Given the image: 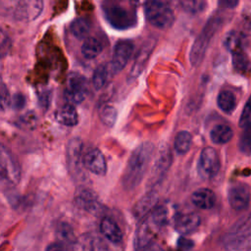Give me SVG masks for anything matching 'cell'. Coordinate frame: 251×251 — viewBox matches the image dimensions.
<instances>
[{"mask_svg":"<svg viewBox=\"0 0 251 251\" xmlns=\"http://www.w3.org/2000/svg\"><path fill=\"white\" fill-rule=\"evenodd\" d=\"M154 150V144L149 141L141 143L133 150L128 158L122 177V183L125 189H134L141 182L149 168Z\"/></svg>","mask_w":251,"mask_h":251,"instance_id":"6da1fadb","label":"cell"},{"mask_svg":"<svg viewBox=\"0 0 251 251\" xmlns=\"http://www.w3.org/2000/svg\"><path fill=\"white\" fill-rule=\"evenodd\" d=\"M168 223V211L164 206L155 207L144 217L136 228L133 246L135 251L147 250L161 229Z\"/></svg>","mask_w":251,"mask_h":251,"instance_id":"7a4b0ae2","label":"cell"},{"mask_svg":"<svg viewBox=\"0 0 251 251\" xmlns=\"http://www.w3.org/2000/svg\"><path fill=\"white\" fill-rule=\"evenodd\" d=\"M223 242L226 251H251V212L227 230Z\"/></svg>","mask_w":251,"mask_h":251,"instance_id":"3957f363","label":"cell"},{"mask_svg":"<svg viewBox=\"0 0 251 251\" xmlns=\"http://www.w3.org/2000/svg\"><path fill=\"white\" fill-rule=\"evenodd\" d=\"M101 9L106 21L116 29H128L136 24L135 9L124 3L106 1L101 4Z\"/></svg>","mask_w":251,"mask_h":251,"instance_id":"277c9868","label":"cell"},{"mask_svg":"<svg viewBox=\"0 0 251 251\" xmlns=\"http://www.w3.org/2000/svg\"><path fill=\"white\" fill-rule=\"evenodd\" d=\"M221 25L222 20L219 17H212L206 23L202 31L194 40L189 53V60L192 66H198L201 64L212 37Z\"/></svg>","mask_w":251,"mask_h":251,"instance_id":"5b68a950","label":"cell"},{"mask_svg":"<svg viewBox=\"0 0 251 251\" xmlns=\"http://www.w3.org/2000/svg\"><path fill=\"white\" fill-rule=\"evenodd\" d=\"M144 12L147 21L156 27L168 28L174 24V11L171 5L166 1L153 0L146 2Z\"/></svg>","mask_w":251,"mask_h":251,"instance_id":"8992f818","label":"cell"},{"mask_svg":"<svg viewBox=\"0 0 251 251\" xmlns=\"http://www.w3.org/2000/svg\"><path fill=\"white\" fill-rule=\"evenodd\" d=\"M67 163L70 174L75 179H82L84 177L82 142L77 137H74L68 142Z\"/></svg>","mask_w":251,"mask_h":251,"instance_id":"52a82bcc","label":"cell"},{"mask_svg":"<svg viewBox=\"0 0 251 251\" xmlns=\"http://www.w3.org/2000/svg\"><path fill=\"white\" fill-rule=\"evenodd\" d=\"M221 167L220 158L217 151L212 147H206L201 151L199 156L197 171L203 179L214 177Z\"/></svg>","mask_w":251,"mask_h":251,"instance_id":"ba28073f","label":"cell"},{"mask_svg":"<svg viewBox=\"0 0 251 251\" xmlns=\"http://www.w3.org/2000/svg\"><path fill=\"white\" fill-rule=\"evenodd\" d=\"M173 162V155L171 148L167 144H162L157 152L152 168L150 170L149 182L150 184H156L160 181Z\"/></svg>","mask_w":251,"mask_h":251,"instance_id":"9c48e42d","label":"cell"},{"mask_svg":"<svg viewBox=\"0 0 251 251\" xmlns=\"http://www.w3.org/2000/svg\"><path fill=\"white\" fill-rule=\"evenodd\" d=\"M1 178L10 184H17L21 177V168L16 157L4 146H1Z\"/></svg>","mask_w":251,"mask_h":251,"instance_id":"30bf717a","label":"cell"},{"mask_svg":"<svg viewBox=\"0 0 251 251\" xmlns=\"http://www.w3.org/2000/svg\"><path fill=\"white\" fill-rule=\"evenodd\" d=\"M86 94V81L82 75L77 73H72L69 75L65 96L71 104L81 103Z\"/></svg>","mask_w":251,"mask_h":251,"instance_id":"8fae6325","label":"cell"},{"mask_svg":"<svg viewBox=\"0 0 251 251\" xmlns=\"http://www.w3.org/2000/svg\"><path fill=\"white\" fill-rule=\"evenodd\" d=\"M250 188L246 183L233 184L227 192V200L230 207L236 211L247 208L250 202Z\"/></svg>","mask_w":251,"mask_h":251,"instance_id":"7c38bea8","label":"cell"},{"mask_svg":"<svg viewBox=\"0 0 251 251\" xmlns=\"http://www.w3.org/2000/svg\"><path fill=\"white\" fill-rule=\"evenodd\" d=\"M133 47L132 41L127 39H123L116 43L112 58V68L115 72H119L125 68L132 55Z\"/></svg>","mask_w":251,"mask_h":251,"instance_id":"4fadbf2b","label":"cell"},{"mask_svg":"<svg viewBox=\"0 0 251 251\" xmlns=\"http://www.w3.org/2000/svg\"><path fill=\"white\" fill-rule=\"evenodd\" d=\"M84 168L98 176H103L107 171L106 160L102 152L97 148H90L83 153Z\"/></svg>","mask_w":251,"mask_h":251,"instance_id":"5bb4252c","label":"cell"},{"mask_svg":"<svg viewBox=\"0 0 251 251\" xmlns=\"http://www.w3.org/2000/svg\"><path fill=\"white\" fill-rule=\"evenodd\" d=\"M74 251H110L107 243L95 233L81 234L74 244Z\"/></svg>","mask_w":251,"mask_h":251,"instance_id":"9a60e30c","label":"cell"},{"mask_svg":"<svg viewBox=\"0 0 251 251\" xmlns=\"http://www.w3.org/2000/svg\"><path fill=\"white\" fill-rule=\"evenodd\" d=\"M43 2L39 0H25L17 3L15 17L21 21H33L42 11Z\"/></svg>","mask_w":251,"mask_h":251,"instance_id":"2e32d148","label":"cell"},{"mask_svg":"<svg viewBox=\"0 0 251 251\" xmlns=\"http://www.w3.org/2000/svg\"><path fill=\"white\" fill-rule=\"evenodd\" d=\"M155 43H156V41L154 39H148L143 43V45L138 50V52L135 56L133 65H132L130 73H129V78L133 79V78L137 77L142 73V71L150 57V54L152 53V51L154 49Z\"/></svg>","mask_w":251,"mask_h":251,"instance_id":"e0dca14e","label":"cell"},{"mask_svg":"<svg viewBox=\"0 0 251 251\" xmlns=\"http://www.w3.org/2000/svg\"><path fill=\"white\" fill-rule=\"evenodd\" d=\"M75 202L78 207L93 215H98L102 212V204L96 194L89 189L79 190L75 196Z\"/></svg>","mask_w":251,"mask_h":251,"instance_id":"ac0fdd59","label":"cell"},{"mask_svg":"<svg viewBox=\"0 0 251 251\" xmlns=\"http://www.w3.org/2000/svg\"><path fill=\"white\" fill-rule=\"evenodd\" d=\"M201 219L196 213H181L175 218V228L181 234L193 232L200 226Z\"/></svg>","mask_w":251,"mask_h":251,"instance_id":"d6986e66","label":"cell"},{"mask_svg":"<svg viewBox=\"0 0 251 251\" xmlns=\"http://www.w3.org/2000/svg\"><path fill=\"white\" fill-rule=\"evenodd\" d=\"M158 201L157 193L154 191L147 192L143 197H141L134 205L132 213L135 218L143 219L146 217L156 206Z\"/></svg>","mask_w":251,"mask_h":251,"instance_id":"ffe728a7","label":"cell"},{"mask_svg":"<svg viewBox=\"0 0 251 251\" xmlns=\"http://www.w3.org/2000/svg\"><path fill=\"white\" fill-rule=\"evenodd\" d=\"M102 235L113 243H119L123 239V231L118 224L109 217H104L100 223Z\"/></svg>","mask_w":251,"mask_h":251,"instance_id":"44dd1931","label":"cell"},{"mask_svg":"<svg viewBox=\"0 0 251 251\" xmlns=\"http://www.w3.org/2000/svg\"><path fill=\"white\" fill-rule=\"evenodd\" d=\"M191 201L199 209H211L216 203V195L209 188H199L191 195Z\"/></svg>","mask_w":251,"mask_h":251,"instance_id":"7402d4cb","label":"cell"},{"mask_svg":"<svg viewBox=\"0 0 251 251\" xmlns=\"http://www.w3.org/2000/svg\"><path fill=\"white\" fill-rule=\"evenodd\" d=\"M56 119L67 126H74L78 122L77 112L73 104H65L57 112Z\"/></svg>","mask_w":251,"mask_h":251,"instance_id":"603a6c76","label":"cell"},{"mask_svg":"<svg viewBox=\"0 0 251 251\" xmlns=\"http://www.w3.org/2000/svg\"><path fill=\"white\" fill-rule=\"evenodd\" d=\"M231 59L235 71L244 75H247L251 73V62L247 55L244 53L243 49L231 53Z\"/></svg>","mask_w":251,"mask_h":251,"instance_id":"cb8c5ba5","label":"cell"},{"mask_svg":"<svg viewBox=\"0 0 251 251\" xmlns=\"http://www.w3.org/2000/svg\"><path fill=\"white\" fill-rule=\"evenodd\" d=\"M218 107L226 114H230L236 107V97L230 90H222L217 98Z\"/></svg>","mask_w":251,"mask_h":251,"instance_id":"d4e9b609","label":"cell"},{"mask_svg":"<svg viewBox=\"0 0 251 251\" xmlns=\"http://www.w3.org/2000/svg\"><path fill=\"white\" fill-rule=\"evenodd\" d=\"M232 135H233L232 129L226 125L215 126L210 132L211 140L216 144L227 143L232 138Z\"/></svg>","mask_w":251,"mask_h":251,"instance_id":"484cf974","label":"cell"},{"mask_svg":"<svg viewBox=\"0 0 251 251\" xmlns=\"http://www.w3.org/2000/svg\"><path fill=\"white\" fill-rule=\"evenodd\" d=\"M101 42L94 37H87L81 45V53L86 59L96 58L102 51Z\"/></svg>","mask_w":251,"mask_h":251,"instance_id":"4316f807","label":"cell"},{"mask_svg":"<svg viewBox=\"0 0 251 251\" xmlns=\"http://www.w3.org/2000/svg\"><path fill=\"white\" fill-rule=\"evenodd\" d=\"M70 29L75 37L78 39H86V36L90 30V22L82 17L76 18L71 23Z\"/></svg>","mask_w":251,"mask_h":251,"instance_id":"83f0119b","label":"cell"},{"mask_svg":"<svg viewBox=\"0 0 251 251\" xmlns=\"http://www.w3.org/2000/svg\"><path fill=\"white\" fill-rule=\"evenodd\" d=\"M191 143H192V136L190 132L186 130H181L177 132V134L175 137L174 147L177 153L184 154L190 149Z\"/></svg>","mask_w":251,"mask_h":251,"instance_id":"f1b7e54d","label":"cell"},{"mask_svg":"<svg viewBox=\"0 0 251 251\" xmlns=\"http://www.w3.org/2000/svg\"><path fill=\"white\" fill-rule=\"evenodd\" d=\"M224 44L230 53L242 50V37L237 31L230 30L226 34Z\"/></svg>","mask_w":251,"mask_h":251,"instance_id":"f546056e","label":"cell"},{"mask_svg":"<svg viewBox=\"0 0 251 251\" xmlns=\"http://www.w3.org/2000/svg\"><path fill=\"white\" fill-rule=\"evenodd\" d=\"M106 65H99L92 74V84L95 89H101L107 82L109 72Z\"/></svg>","mask_w":251,"mask_h":251,"instance_id":"4dcf8cb0","label":"cell"},{"mask_svg":"<svg viewBox=\"0 0 251 251\" xmlns=\"http://www.w3.org/2000/svg\"><path fill=\"white\" fill-rule=\"evenodd\" d=\"M57 236L63 243H75L76 239L73 227L67 223H61L57 228Z\"/></svg>","mask_w":251,"mask_h":251,"instance_id":"1f68e13d","label":"cell"},{"mask_svg":"<svg viewBox=\"0 0 251 251\" xmlns=\"http://www.w3.org/2000/svg\"><path fill=\"white\" fill-rule=\"evenodd\" d=\"M117 110L112 105H104L100 111L99 116L102 123L108 126H113L117 120Z\"/></svg>","mask_w":251,"mask_h":251,"instance_id":"d6a6232c","label":"cell"},{"mask_svg":"<svg viewBox=\"0 0 251 251\" xmlns=\"http://www.w3.org/2000/svg\"><path fill=\"white\" fill-rule=\"evenodd\" d=\"M243 132L239 138L238 147L244 154L251 153V122L243 127Z\"/></svg>","mask_w":251,"mask_h":251,"instance_id":"836d02e7","label":"cell"},{"mask_svg":"<svg viewBox=\"0 0 251 251\" xmlns=\"http://www.w3.org/2000/svg\"><path fill=\"white\" fill-rule=\"evenodd\" d=\"M180 5L184 11L190 14H197L205 9L206 2L202 0H185L181 1Z\"/></svg>","mask_w":251,"mask_h":251,"instance_id":"e575fe53","label":"cell"},{"mask_svg":"<svg viewBox=\"0 0 251 251\" xmlns=\"http://www.w3.org/2000/svg\"><path fill=\"white\" fill-rule=\"evenodd\" d=\"M250 122H251V95L248 98V100H247V102H246V104H245V106L242 110V113H241L238 124L241 127H244Z\"/></svg>","mask_w":251,"mask_h":251,"instance_id":"d590c367","label":"cell"},{"mask_svg":"<svg viewBox=\"0 0 251 251\" xmlns=\"http://www.w3.org/2000/svg\"><path fill=\"white\" fill-rule=\"evenodd\" d=\"M194 247V242L184 236H180L176 242L177 251H191Z\"/></svg>","mask_w":251,"mask_h":251,"instance_id":"8d00e7d4","label":"cell"},{"mask_svg":"<svg viewBox=\"0 0 251 251\" xmlns=\"http://www.w3.org/2000/svg\"><path fill=\"white\" fill-rule=\"evenodd\" d=\"M12 106L16 109V110H21L25 107V98L23 94L21 93H18V94H15L12 101Z\"/></svg>","mask_w":251,"mask_h":251,"instance_id":"74e56055","label":"cell"},{"mask_svg":"<svg viewBox=\"0 0 251 251\" xmlns=\"http://www.w3.org/2000/svg\"><path fill=\"white\" fill-rule=\"evenodd\" d=\"M0 93H1V108L2 110H4L6 107H8L10 103V96H9V91L3 82L1 84Z\"/></svg>","mask_w":251,"mask_h":251,"instance_id":"f35d334b","label":"cell"},{"mask_svg":"<svg viewBox=\"0 0 251 251\" xmlns=\"http://www.w3.org/2000/svg\"><path fill=\"white\" fill-rule=\"evenodd\" d=\"M49 97H50V93H49V92H47V91H45V92H43V93H41V94H40L39 101H40V105H41L42 107H44V108H48L49 103H50V102H49V101H50Z\"/></svg>","mask_w":251,"mask_h":251,"instance_id":"ab89813d","label":"cell"},{"mask_svg":"<svg viewBox=\"0 0 251 251\" xmlns=\"http://www.w3.org/2000/svg\"><path fill=\"white\" fill-rule=\"evenodd\" d=\"M46 251H65L64 246L61 243H51L47 246Z\"/></svg>","mask_w":251,"mask_h":251,"instance_id":"60d3db41","label":"cell"},{"mask_svg":"<svg viewBox=\"0 0 251 251\" xmlns=\"http://www.w3.org/2000/svg\"><path fill=\"white\" fill-rule=\"evenodd\" d=\"M144 251H147V250H144Z\"/></svg>","mask_w":251,"mask_h":251,"instance_id":"b9f144b4","label":"cell"}]
</instances>
